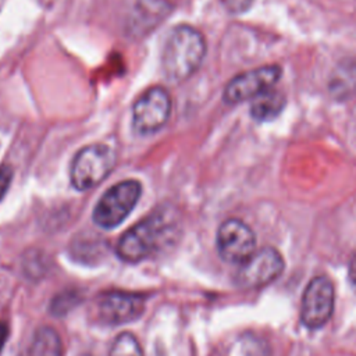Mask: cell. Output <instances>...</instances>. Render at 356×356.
Returning <instances> with one entry per match:
<instances>
[{
  "label": "cell",
  "mask_w": 356,
  "mask_h": 356,
  "mask_svg": "<svg viewBox=\"0 0 356 356\" xmlns=\"http://www.w3.org/2000/svg\"><path fill=\"white\" fill-rule=\"evenodd\" d=\"M204 56L203 35L189 25H178L167 36L161 51L163 72L171 82H184L197 71Z\"/></svg>",
  "instance_id": "cell-1"
},
{
  "label": "cell",
  "mask_w": 356,
  "mask_h": 356,
  "mask_svg": "<svg viewBox=\"0 0 356 356\" xmlns=\"http://www.w3.org/2000/svg\"><path fill=\"white\" fill-rule=\"evenodd\" d=\"M172 236V221L161 211L149 214L125 231L115 248L118 257L138 263L156 253Z\"/></svg>",
  "instance_id": "cell-2"
},
{
  "label": "cell",
  "mask_w": 356,
  "mask_h": 356,
  "mask_svg": "<svg viewBox=\"0 0 356 356\" xmlns=\"http://www.w3.org/2000/svg\"><path fill=\"white\" fill-rule=\"evenodd\" d=\"M115 165L114 150L104 143L82 147L72 159L70 179L76 191H88L103 182Z\"/></svg>",
  "instance_id": "cell-3"
},
{
  "label": "cell",
  "mask_w": 356,
  "mask_h": 356,
  "mask_svg": "<svg viewBox=\"0 0 356 356\" xmlns=\"http://www.w3.org/2000/svg\"><path fill=\"white\" fill-rule=\"evenodd\" d=\"M142 186L136 179L121 181L108 188L93 209V221L102 228L120 225L134 210L140 197Z\"/></svg>",
  "instance_id": "cell-4"
},
{
  "label": "cell",
  "mask_w": 356,
  "mask_h": 356,
  "mask_svg": "<svg viewBox=\"0 0 356 356\" xmlns=\"http://www.w3.org/2000/svg\"><path fill=\"white\" fill-rule=\"evenodd\" d=\"M171 113V97L163 86L147 89L132 107V125L142 135L154 134L164 127Z\"/></svg>",
  "instance_id": "cell-5"
},
{
  "label": "cell",
  "mask_w": 356,
  "mask_h": 356,
  "mask_svg": "<svg viewBox=\"0 0 356 356\" xmlns=\"http://www.w3.org/2000/svg\"><path fill=\"white\" fill-rule=\"evenodd\" d=\"M281 76V67L277 64L263 65L235 75L224 88L222 99L227 104H238L253 100L263 92L271 89Z\"/></svg>",
  "instance_id": "cell-6"
},
{
  "label": "cell",
  "mask_w": 356,
  "mask_h": 356,
  "mask_svg": "<svg viewBox=\"0 0 356 356\" xmlns=\"http://www.w3.org/2000/svg\"><path fill=\"white\" fill-rule=\"evenodd\" d=\"M217 249L222 260L241 266L256 252V235L242 220L228 218L217 231Z\"/></svg>",
  "instance_id": "cell-7"
},
{
  "label": "cell",
  "mask_w": 356,
  "mask_h": 356,
  "mask_svg": "<svg viewBox=\"0 0 356 356\" xmlns=\"http://www.w3.org/2000/svg\"><path fill=\"white\" fill-rule=\"evenodd\" d=\"M334 285L327 277L313 278L302 296L300 321L305 327L316 330L323 327L332 316L334 310Z\"/></svg>",
  "instance_id": "cell-8"
},
{
  "label": "cell",
  "mask_w": 356,
  "mask_h": 356,
  "mask_svg": "<svg viewBox=\"0 0 356 356\" xmlns=\"http://www.w3.org/2000/svg\"><path fill=\"white\" fill-rule=\"evenodd\" d=\"M284 267L285 263L281 253L273 246H266L256 250L241 264L238 282L243 288L257 289L275 281L282 274Z\"/></svg>",
  "instance_id": "cell-9"
},
{
  "label": "cell",
  "mask_w": 356,
  "mask_h": 356,
  "mask_svg": "<svg viewBox=\"0 0 356 356\" xmlns=\"http://www.w3.org/2000/svg\"><path fill=\"white\" fill-rule=\"evenodd\" d=\"M145 310V299L138 293L121 291L104 292L97 298L96 316L107 325H120L138 320Z\"/></svg>",
  "instance_id": "cell-10"
},
{
  "label": "cell",
  "mask_w": 356,
  "mask_h": 356,
  "mask_svg": "<svg viewBox=\"0 0 356 356\" xmlns=\"http://www.w3.org/2000/svg\"><path fill=\"white\" fill-rule=\"evenodd\" d=\"M285 102V96L271 88L252 100L250 114L256 121H271L284 110Z\"/></svg>",
  "instance_id": "cell-11"
},
{
  "label": "cell",
  "mask_w": 356,
  "mask_h": 356,
  "mask_svg": "<svg viewBox=\"0 0 356 356\" xmlns=\"http://www.w3.org/2000/svg\"><path fill=\"white\" fill-rule=\"evenodd\" d=\"M29 356H63L61 339L51 327L36 330L29 346Z\"/></svg>",
  "instance_id": "cell-12"
},
{
  "label": "cell",
  "mask_w": 356,
  "mask_h": 356,
  "mask_svg": "<svg viewBox=\"0 0 356 356\" xmlns=\"http://www.w3.org/2000/svg\"><path fill=\"white\" fill-rule=\"evenodd\" d=\"M356 89V67L343 65L332 74L330 81V90L332 96L339 99H346L352 96Z\"/></svg>",
  "instance_id": "cell-13"
},
{
  "label": "cell",
  "mask_w": 356,
  "mask_h": 356,
  "mask_svg": "<svg viewBox=\"0 0 356 356\" xmlns=\"http://www.w3.org/2000/svg\"><path fill=\"white\" fill-rule=\"evenodd\" d=\"M108 356H143V352L135 335L122 332L114 339Z\"/></svg>",
  "instance_id": "cell-14"
},
{
  "label": "cell",
  "mask_w": 356,
  "mask_h": 356,
  "mask_svg": "<svg viewBox=\"0 0 356 356\" xmlns=\"http://www.w3.org/2000/svg\"><path fill=\"white\" fill-rule=\"evenodd\" d=\"M13 177H14V168L10 164H1L0 165V200L6 196L7 191L10 189Z\"/></svg>",
  "instance_id": "cell-15"
},
{
  "label": "cell",
  "mask_w": 356,
  "mask_h": 356,
  "mask_svg": "<svg viewBox=\"0 0 356 356\" xmlns=\"http://www.w3.org/2000/svg\"><path fill=\"white\" fill-rule=\"evenodd\" d=\"M254 0H221L222 6L232 14H241L250 8Z\"/></svg>",
  "instance_id": "cell-16"
},
{
  "label": "cell",
  "mask_w": 356,
  "mask_h": 356,
  "mask_svg": "<svg viewBox=\"0 0 356 356\" xmlns=\"http://www.w3.org/2000/svg\"><path fill=\"white\" fill-rule=\"evenodd\" d=\"M348 274H349V281H350V284H352L353 288L356 289V256H353V259H352L350 263H349V271H348Z\"/></svg>",
  "instance_id": "cell-17"
},
{
  "label": "cell",
  "mask_w": 356,
  "mask_h": 356,
  "mask_svg": "<svg viewBox=\"0 0 356 356\" xmlns=\"http://www.w3.org/2000/svg\"><path fill=\"white\" fill-rule=\"evenodd\" d=\"M7 335H8V328H7V324L0 321V350L3 349V345L4 342L7 341Z\"/></svg>",
  "instance_id": "cell-18"
},
{
  "label": "cell",
  "mask_w": 356,
  "mask_h": 356,
  "mask_svg": "<svg viewBox=\"0 0 356 356\" xmlns=\"http://www.w3.org/2000/svg\"><path fill=\"white\" fill-rule=\"evenodd\" d=\"M4 1H6V0H0V13H1V10H3V6H4Z\"/></svg>",
  "instance_id": "cell-19"
},
{
  "label": "cell",
  "mask_w": 356,
  "mask_h": 356,
  "mask_svg": "<svg viewBox=\"0 0 356 356\" xmlns=\"http://www.w3.org/2000/svg\"><path fill=\"white\" fill-rule=\"evenodd\" d=\"M79 356H90V355H88V353H85V355H79Z\"/></svg>",
  "instance_id": "cell-20"
}]
</instances>
